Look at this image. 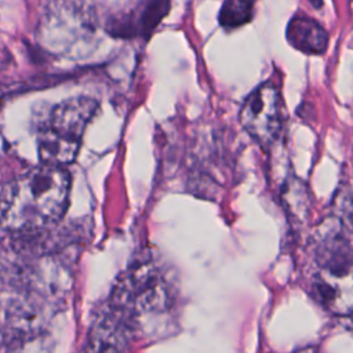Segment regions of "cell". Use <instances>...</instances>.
Segmentation results:
<instances>
[{"label":"cell","mask_w":353,"mask_h":353,"mask_svg":"<svg viewBox=\"0 0 353 353\" xmlns=\"http://www.w3.org/2000/svg\"><path fill=\"white\" fill-rule=\"evenodd\" d=\"M255 0H223L218 21L225 29H236L252 19Z\"/></svg>","instance_id":"ba28073f"},{"label":"cell","mask_w":353,"mask_h":353,"mask_svg":"<svg viewBox=\"0 0 353 353\" xmlns=\"http://www.w3.org/2000/svg\"><path fill=\"white\" fill-rule=\"evenodd\" d=\"M342 196V207H335L314 237L313 258L317 266L312 287L316 298L328 309L350 313L352 274V204L350 190Z\"/></svg>","instance_id":"3957f363"},{"label":"cell","mask_w":353,"mask_h":353,"mask_svg":"<svg viewBox=\"0 0 353 353\" xmlns=\"http://www.w3.org/2000/svg\"><path fill=\"white\" fill-rule=\"evenodd\" d=\"M168 10H170V0H148L137 19H130L127 17H123L120 19L112 21L108 26V30L110 34L117 37H131V36L149 37L150 33L161 22V19L167 15Z\"/></svg>","instance_id":"52a82bcc"},{"label":"cell","mask_w":353,"mask_h":353,"mask_svg":"<svg viewBox=\"0 0 353 353\" xmlns=\"http://www.w3.org/2000/svg\"><path fill=\"white\" fill-rule=\"evenodd\" d=\"M309 3L316 8V10H320L323 7V0H309Z\"/></svg>","instance_id":"9c48e42d"},{"label":"cell","mask_w":353,"mask_h":353,"mask_svg":"<svg viewBox=\"0 0 353 353\" xmlns=\"http://www.w3.org/2000/svg\"><path fill=\"white\" fill-rule=\"evenodd\" d=\"M66 167L43 164L0 188V228L8 232H36L48 228L66 212L70 196Z\"/></svg>","instance_id":"7a4b0ae2"},{"label":"cell","mask_w":353,"mask_h":353,"mask_svg":"<svg viewBox=\"0 0 353 353\" xmlns=\"http://www.w3.org/2000/svg\"><path fill=\"white\" fill-rule=\"evenodd\" d=\"M99 108L97 98L79 95L57 103L37 130L40 163L66 167L81 146L83 135Z\"/></svg>","instance_id":"277c9868"},{"label":"cell","mask_w":353,"mask_h":353,"mask_svg":"<svg viewBox=\"0 0 353 353\" xmlns=\"http://www.w3.org/2000/svg\"><path fill=\"white\" fill-rule=\"evenodd\" d=\"M175 296L165 274L153 263L124 273L91 324L88 350H127L131 342L156 338L171 327Z\"/></svg>","instance_id":"6da1fadb"},{"label":"cell","mask_w":353,"mask_h":353,"mask_svg":"<svg viewBox=\"0 0 353 353\" xmlns=\"http://www.w3.org/2000/svg\"><path fill=\"white\" fill-rule=\"evenodd\" d=\"M240 124L262 148L274 143L284 124V102L274 81L259 84L245 98L240 110Z\"/></svg>","instance_id":"5b68a950"},{"label":"cell","mask_w":353,"mask_h":353,"mask_svg":"<svg viewBox=\"0 0 353 353\" xmlns=\"http://www.w3.org/2000/svg\"><path fill=\"white\" fill-rule=\"evenodd\" d=\"M285 39L291 47L307 55H321L328 47V32L305 14H295L290 19Z\"/></svg>","instance_id":"8992f818"}]
</instances>
